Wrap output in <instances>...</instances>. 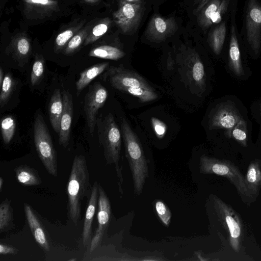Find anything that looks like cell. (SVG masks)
Segmentation results:
<instances>
[{
	"mask_svg": "<svg viewBox=\"0 0 261 261\" xmlns=\"http://www.w3.org/2000/svg\"><path fill=\"white\" fill-rule=\"evenodd\" d=\"M177 30L178 26L174 17L165 18L155 14L148 23L145 35L149 41L158 43L165 40Z\"/></svg>",
	"mask_w": 261,
	"mask_h": 261,
	"instance_id": "4fadbf2b",
	"label": "cell"
},
{
	"mask_svg": "<svg viewBox=\"0 0 261 261\" xmlns=\"http://www.w3.org/2000/svg\"><path fill=\"white\" fill-rule=\"evenodd\" d=\"M16 126L15 118L12 116H7L1 121V133L3 140L5 144H9L13 138Z\"/></svg>",
	"mask_w": 261,
	"mask_h": 261,
	"instance_id": "484cf974",
	"label": "cell"
},
{
	"mask_svg": "<svg viewBox=\"0 0 261 261\" xmlns=\"http://www.w3.org/2000/svg\"><path fill=\"white\" fill-rule=\"evenodd\" d=\"M121 129L126 157L132 175L134 192L139 196L149 175L147 160L137 135L124 118L121 122Z\"/></svg>",
	"mask_w": 261,
	"mask_h": 261,
	"instance_id": "3957f363",
	"label": "cell"
},
{
	"mask_svg": "<svg viewBox=\"0 0 261 261\" xmlns=\"http://www.w3.org/2000/svg\"><path fill=\"white\" fill-rule=\"evenodd\" d=\"M125 55V53L120 48L110 45H102L92 49L89 56L103 59L117 61Z\"/></svg>",
	"mask_w": 261,
	"mask_h": 261,
	"instance_id": "7402d4cb",
	"label": "cell"
},
{
	"mask_svg": "<svg viewBox=\"0 0 261 261\" xmlns=\"http://www.w3.org/2000/svg\"><path fill=\"white\" fill-rule=\"evenodd\" d=\"M108 93L100 83L91 85L84 97V110L90 134L93 136L98 110L105 105Z\"/></svg>",
	"mask_w": 261,
	"mask_h": 261,
	"instance_id": "9c48e42d",
	"label": "cell"
},
{
	"mask_svg": "<svg viewBox=\"0 0 261 261\" xmlns=\"http://www.w3.org/2000/svg\"><path fill=\"white\" fill-rule=\"evenodd\" d=\"M251 19L255 22L261 23V11L258 9L254 8L250 13Z\"/></svg>",
	"mask_w": 261,
	"mask_h": 261,
	"instance_id": "8d00e7d4",
	"label": "cell"
},
{
	"mask_svg": "<svg viewBox=\"0 0 261 261\" xmlns=\"http://www.w3.org/2000/svg\"><path fill=\"white\" fill-rule=\"evenodd\" d=\"M242 118L234 104L230 101L218 104L209 115L208 127L210 129H225L229 137L232 128Z\"/></svg>",
	"mask_w": 261,
	"mask_h": 261,
	"instance_id": "30bf717a",
	"label": "cell"
},
{
	"mask_svg": "<svg viewBox=\"0 0 261 261\" xmlns=\"http://www.w3.org/2000/svg\"><path fill=\"white\" fill-rule=\"evenodd\" d=\"M63 103L60 89L54 90L48 105L49 121L54 130L58 134L60 131L61 118L63 112Z\"/></svg>",
	"mask_w": 261,
	"mask_h": 261,
	"instance_id": "ac0fdd59",
	"label": "cell"
},
{
	"mask_svg": "<svg viewBox=\"0 0 261 261\" xmlns=\"http://www.w3.org/2000/svg\"><path fill=\"white\" fill-rule=\"evenodd\" d=\"M210 0H194V5H197L196 9L194 11L193 13L195 15L197 14L203 7L206 5Z\"/></svg>",
	"mask_w": 261,
	"mask_h": 261,
	"instance_id": "74e56055",
	"label": "cell"
},
{
	"mask_svg": "<svg viewBox=\"0 0 261 261\" xmlns=\"http://www.w3.org/2000/svg\"><path fill=\"white\" fill-rule=\"evenodd\" d=\"M151 124L156 136L159 139L163 138L166 134V126L165 124L158 118L152 117Z\"/></svg>",
	"mask_w": 261,
	"mask_h": 261,
	"instance_id": "836d02e7",
	"label": "cell"
},
{
	"mask_svg": "<svg viewBox=\"0 0 261 261\" xmlns=\"http://www.w3.org/2000/svg\"><path fill=\"white\" fill-rule=\"evenodd\" d=\"M246 121L242 118L230 131L232 137L242 145L246 146L247 141V129Z\"/></svg>",
	"mask_w": 261,
	"mask_h": 261,
	"instance_id": "f1b7e54d",
	"label": "cell"
},
{
	"mask_svg": "<svg viewBox=\"0 0 261 261\" xmlns=\"http://www.w3.org/2000/svg\"><path fill=\"white\" fill-rule=\"evenodd\" d=\"M72 35L73 32L70 30H66L59 34L56 39V50L57 52L60 51Z\"/></svg>",
	"mask_w": 261,
	"mask_h": 261,
	"instance_id": "d6a6232c",
	"label": "cell"
},
{
	"mask_svg": "<svg viewBox=\"0 0 261 261\" xmlns=\"http://www.w3.org/2000/svg\"><path fill=\"white\" fill-rule=\"evenodd\" d=\"M44 60L41 55L36 54L31 73L30 81L33 86L41 81L44 71Z\"/></svg>",
	"mask_w": 261,
	"mask_h": 261,
	"instance_id": "4316f807",
	"label": "cell"
},
{
	"mask_svg": "<svg viewBox=\"0 0 261 261\" xmlns=\"http://www.w3.org/2000/svg\"><path fill=\"white\" fill-rule=\"evenodd\" d=\"M1 87L0 107L2 108L8 102L15 87V81L10 73H7L5 75L4 80Z\"/></svg>",
	"mask_w": 261,
	"mask_h": 261,
	"instance_id": "83f0119b",
	"label": "cell"
},
{
	"mask_svg": "<svg viewBox=\"0 0 261 261\" xmlns=\"http://www.w3.org/2000/svg\"><path fill=\"white\" fill-rule=\"evenodd\" d=\"M96 126L98 141L103 148L105 159L108 164L115 165L120 191L122 192L121 184L123 179L119 165L121 147L120 130L111 113L104 117L100 115L96 119Z\"/></svg>",
	"mask_w": 261,
	"mask_h": 261,
	"instance_id": "277c9868",
	"label": "cell"
},
{
	"mask_svg": "<svg viewBox=\"0 0 261 261\" xmlns=\"http://www.w3.org/2000/svg\"><path fill=\"white\" fill-rule=\"evenodd\" d=\"M111 206L109 198L102 187L99 184L98 201V226L89 245V252L94 251L101 244L109 225Z\"/></svg>",
	"mask_w": 261,
	"mask_h": 261,
	"instance_id": "7c38bea8",
	"label": "cell"
},
{
	"mask_svg": "<svg viewBox=\"0 0 261 261\" xmlns=\"http://www.w3.org/2000/svg\"><path fill=\"white\" fill-rule=\"evenodd\" d=\"M108 29V23H101L94 27L92 30L93 35L96 38L99 37L105 34Z\"/></svg>",
	"mask_w": 261,
	"mask_h": 261,
	"instance_id": "e575fe53",
	"label": "cell"
},
{
	"mask_svg": "<svg viewBox=\"0 0 261 261\" xmlns=\"http://www.w3.org/2000/svg\"><path fill=\"white\" fill-rule=\"evenodd\" d=\"M155 208L162 223L166 226H169L171 218V213L169 207L162 201L157 200L155 203Z\"/></svg>",
	"mask_w": 261,
	"mask_h": 261,
	"instance_id": "4dcf8cb0",
	"label": "cell"
},
{
	"mask_svg": "<svg viewBox=\"0 0 261 261\" xmlns=\"http://www.w3.org/2000/svg\"><path fill=\"white\" fill-rule=\"evenodd\" d=\"M13 224V208L10 201L6 199L0 205V232L8 230Z\"/></svg>",
	"mask_w": 261,
	"mask_h": 261,
	"instance_id": "cb8c5ba5",
	"label": "cell"
},
{
	"mask_svg": "<svg viewBox=\"0 0 261 261\" xmlns=\"http://www.w3.org/2000/svg\"><path fill=\"white\" fill-rule=\"evenodd\" d=\"M62 98L63 109L61 118L59 142L63 147H66L70 140L73 103L72 95L67 90L63 91Z\"/></svg>",
	"mask_w": 261,
	"mask_h": 261,
	"instance_id": "5bb4252c",
	"label": "cell"
},
{
	"mask_svg": "<svg viewBox=\"0 0 261 261\" xmlns=\"http://www.w3.org/2000/svg\"><path fill=\"white\" fill-rule=\"evenodd\" d=\"M109 67V62H105L93 65L80 73V76L75 83L76 95L88 85L96 77L103 73Z\"/></svg>",
	"mask_w": 261,
	"mask_h": 261,
	"instance_id": "d6986e66",
	"label": "cell"
},
{
	"mask_svg": "<svg viewBox=\"0 0 261 261\" xmlns=\"http://www.w3.org/2000/svg\"><path fill=\"white\" fill-rule=\"evenodd\" d=\"M25 217L36 242L45 251L50 250V246L43 227L30 205L24 203Z\"/></svg>",
	"mask_w": 261,
	"mask_h": 261,
	"instance_id": "2e32d148",
	"label": "cell"
},
{
	"mask_svg": "<svg viewBox=\"0 0 261 261\" xmlns=\"http://www.w3.org/2000/svg\"><path fill=\"white\" fill-rule=\"evenodd\" d=\"M5 75L3 69V68L1 67L0 68V86H1L3 84V81L4 80Z\"/></svg>",
	"mask_w": 261,
	"mask_h": 261,
	"instance_id": "60d3db41",
	"label": "cell"
},
{
	"mask_svg": "<svg viewBox=\"0 0 261 261\" xmlns=\"http://www.w3.org/2000/svg\"><path fill=\"white\" fill-rule=\"evenodd\" d=\"M31 46L28 40L21 38L15 41L6 50L8 55H11L18 65L22 67L29 61L30 55Z\"/></svg>",
	"mask_w": 261,
	"mask_h": 261,
	"instance_id": "ffe728a7",
	"label": "cell"
},
{
	"mask_svg": "<svg viewBox=\"0 0 261 261\" xmlns=\"http://www.w3.org/2000/svg\"><path fill=\"white\" fill-rule=\"evenodd\" d=\"M143 4L119 2L114 13L115 24L124 34L132 35L137 30L143 13Z\"/></svg>",
	"mask_w": 261,
	"mask_h": 261,
	"instance_id": "ba28073f",
	"label": "cell"
},
{
	"mask_svg": "<svg viewBox=\"0 0 261 261\" xmlns=\"http://www.w3.org/2000/svg\"><path fill=\"white\" fill-rule=\"evenodd\" d=\"M179 72L181 78L192 92L202 94L205 90V74L203 64L198 53L188 49L180 60Z\"/></svg>",
	"mask_w": 261,
	"mask_h": 261,
	"instance_id": "52a82bcc",
	"label": "cell"
},
{
	"mask_svg": "<svg viewBox=\"0 0 261 261\" xmlns=\"http://www.w3.org/2000/svg\"><path fill=\"white\" fill-rule=\"evenodd\" d=\"M16 178L24 186H37L41 184V179L37 171L27 165H20L15 169Z\"/></svg>",
	"mask_w": 261,
	"mask_h": 261,
	"instance_id": "44dd1931",
	"label": "cell"
},
{
	"mask_svg": "<svg viewBox=\"0 0 261 261\" xmlns=\"http://www.w3.org/2000/svg\"><path fill=\"white\" fill-rule=\"evenodd\" d=\"M218 6L217 1L214 0L203 7L197 16V22L201 27L206 28L211 24V17L217 10Z\"/></svg>",
	"mask_w": 261,
	"mask_h": 261,
	"instance_id": "d4e9b609",
	"label": "cell"
},
{
	"mask_svg": "<svg viewBox=\"0 0 261 261\" xmlns=\"http://www.w3.org/2000/svg\"><path fill=\"white\" fill-rule=\"evenodd\" d=\"M82 43V38L80 35H76L69 41L64 49V54L66 55L73 54L77 51Z\"/></svg>",
	"mask_w": 261,
	"mask_h": 261,
	"instance_id": "1f68e13d",
	"label": "cell"
},
{
	"mask_svg": "<svg viewBox=\"0 0 261 261\" xmlns=\"http://www.w3.org/2000/svg\"><path fill=\"white\" fill-rule=\"evenodd\" d=\"M91 190L86 159L83 155H76L73 161L67 187L68 215L75 225L80 218L82 202L85 197L90 196Z\"/></svg>",
	"mask_w": 261,
	"mask_h": 261,
	"instance_id": "6da1fadb",
	"label": "cell"
},
{
	"mask_svg": "<svg viewBox=\"0 0 261 261\" xmlns=\"http://www.w3.org/2000/svg\"><path fill=\"white\" fill-rule=\"evenodd\" d=\"M4 180L2 177H0V191L1 192L4 185Z\"/></svg>",
	"mask_w": 261,
	"mask_h": 261,
	"instance_id": "b9f144b4",
	"label": "cell"
},
{
	"mask_svg": "<svg viewBox=\"0 0 261 261\" xmlns=\"http://www.w3.org/2000/svg\"><path fill=\"white\" fill-rule=\"evenodd\" d=\"M18 251V249L15 247L5 244H0V254L1 255L16 254Z\"/></svg>",
	"mask_w": 261,
	"mask_h": 261,
	"instance_id": "d590c367",
	"label": "cell"
},
{
	"mask_svg": "<svg viewBox=\"0 0 261 261\" xmlns=\"http://www.w3.org/2000/svg\"><path fill=\"white\" fill-rule=\"evenodd\" d=\"M245 178L247 189L252 197H256L261 188V162L255 160L249 164Z\"/></svg>",
	"mask_w": 261,
	"mask_h": 261,
	"instance_id": "e0dca14e",
	"label": "cell"
},
{
	"mask_svg": "<svg viewBox=\"0 0 261 261\" xmlns=\"http://www.w3.org/2000/svg\"><path fill=\"white\" fill-rule=\"evenodd\" d=\"M99 197V184L95 181L92 187L83 224L82 242L84 246L90 245L92 237V223Z\"/></svg>",
	"mask_w": 261,
	"mask_h": 261,
	"instance_id": "9a60e30c",
	"label": "cell"
},
{
	"mask_svg": "<svg viewBox=\"0 0 261 261\" xmlns=\"http://www.w3.org/2000/svg\"><path fill=\"white\" fill-rule=\"evenodd\" d=\"M229 66L231 71L237 76L244 75L240 51L237 40L232 38L229 51Z\"/></svg>",
	"mask_w": 261,
	"mask_h": 261,
	"instance_id": "603a6c76",
	"label": "cell"
},
{
	"mask_svg": "<svg viewBox=\"0 0 261 261\" xmlns=\"http://www.w3.org/2000/svg\"><path fill=\"white\" fill-rule=\"evenodd\" d=\"M119 2H125L133 4H143V0H119Z\"/></svg>",
	"mask_w": 261,
	"mask_h": 261,
	"instance_id": "ab89813d",
	"label": "cell"
},
{
	"mask_svg": "<svg viewBox=\"0 0 261 261\" xmlns=\"http://www.w3.org/2000/svg\"><path fill=\"white\" fill-rule=\"evenodd\" d=\"M214 203L219 219L228 228L231 247L236 252H239L242 233L241 224L239 217L229 206L219 198H214Z\"/></svg>",
	"mask_w": 261,
	"mask_h": 261,
	"instance_id": "8fae6325",
	"label": "cell"
},
{
	"mask_svg": "<svg viewBox=\"0 0 261 261\" xmlns=\"http://www.w3.org/2000/svg\"><path fill=\"white\" fill-rule=\"evenodd\" d=\"M259 110H260V115H261V103L259 105Z\"/></svg>",
	"mask_w": 261,
	"mask_h": 261,
	"instance_id": "7bdbcfd3",
	"label": "cell"
},
{
	"mask_svg": "<svg viewBox=\"0 0 261 261\" xmlns=\"http://www.w3.org/2000/svg\"><path fill=\"white\" fill-rule=\"evenodd\" d=\"M218 10V9H217ZM220 19L219 11L217 10L211 17L210 21L211 23L217 22Z\"/></svg>",
	"mask_w": 261,
	"mask_h": 261,
	"instance_id": "f35d334b",
	"label": "cell"
},
{
	"mask_svg": "<svg viewBox=\"0 0 261 261\" xmlns=\"http://www.w3.org/2000/svg\"><path fill=\"white\" fill-rule=\"evenodd\" d=\"M224 29L223 27L216 28L210 37V45L214 52L218 55L224 42L225 36Z\"/></svg>",
	"mask_w": 261,
	"mask_h": 261,
	"instance_id": "f546056e",
	"label": "cell"
},
{
	"mask_svg": "<svg viewBox=\"0 0 261 261\" xmlns=\"http://www.w3.org/2000/svg\"><path fill=\"white\" fill-rule=\"evenodd\" d=\"M199 171L227 177L236 188L242 199L246 203L253 200L245 182V178L239 169L229 161L202 155L200 158Z\"/></svg>",
	"mask_w": 261,
	"mask_h": 261,
	"instance_id": "5b68a950",
	"label": "cell"
},
{
	"mask_svg": "<svg viewBox=\"0 0 261 261\" xmlns=\"http://www.w3.org/2000/svg\"><path fill=\"white\" fill-rule=\"evenodd\" d=\"M101 78L108 81L114 88L137 97L142 102L154 100L158 97L145 79L121 65L109 67Z\"/></svg>",
	"mask_w": 261,
	"mask_h": 261,
	"instance_id": "7a4b0ae2",
	"label": "cell"
},
{
	"mask_svg": "<svg viewBox=\"0 0 261 261\" xmlns=\"http://www.w3.org/2000/svg\"><path fill=\"white\" fill-rule=\"evenodd\" d=\"M34 140L36 150L47 171L58 175L57 153L46 124L40 113L35 117L34 123Z\"/></svg>",
	"mask_w": 261,
	"mask_h": 261,
	"instance_id": "8992f818",
	"label": "cell"
}]
</instances>
